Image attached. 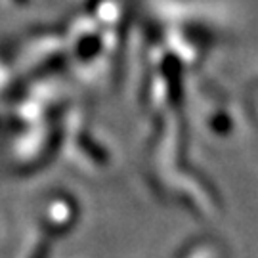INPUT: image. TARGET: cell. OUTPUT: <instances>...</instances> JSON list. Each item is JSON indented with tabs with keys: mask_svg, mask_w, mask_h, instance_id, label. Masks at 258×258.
Listing matches in <instances>:
<instances>
[{
	"mask_svg": "<svg viewBox=\"0 0 258 258\" xmlns=\"http://www.w3.org/2000/svg\"><path fill=\"white\" fill-rule=\"evenodd\" d=\"M48 256V249H46V245H42L40 249L37 250V254H35V258H46Z\"/></svg>",
	"mask_w": 258,
	"mask_h": 258,
	"instance_id": "cell-1",
	"label": "cell"
}]
</instances>
